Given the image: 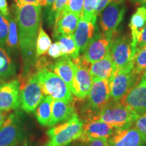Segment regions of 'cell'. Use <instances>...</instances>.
Wrapping results in <instances>:
<instances>
[{"mask_svg": "<svg viewBox=\"0 0 146 146\" xmlns=\"http://www.w3.org/2000/svg\"><path fill=\"white\" fill-rule=\"evenodd\" d=\"M83 3L84 0H67L63 11L66 12H72L81 17L83 12Z\"/></svg>", "mask_w": 146, "mask_h": 146, "instance_id": "30", "label": "cell"}, {"mask_svg": "<svg viewBox=\"0 0 146 146\" xmlns=\"http://www.w3.org/2000/svg\"><path fill=\"white\" fill-rule=\"evenodd\" d=\"M56 0H41V3H40V5L41 6H43L47 9L52 8L53 4H54Z\"/></svg>", "mask_w": 146, "mask_h": 146, "instance_id": "41", "label": "cell"}, {"mask_svg": "<svg viewBox=\"0 0 146 146\" xmlns=\"http://www.w3.org/2000/svg\"><path fill=\"white\" fill-rule=\"evenodd\" d=\"M83 143H85L83 146H110L108 139L106 138L96 139Z\"/></svg>", "mask_w": 146, "mask_h": 146, "instance_id": "36", "label": "cell"}, {"mask_svg": "<svg viewBox=\"0 0 146 146\" xmlns=\"http://www.w3.org/2000/svg\"><path fill=\"white\" fill-rule=\"evenodd\" d=\"M9 19V27H8V34L7 36L5 45L9 48L16 49L18 45L19 44L18 41V26L16 23V17H10Z\"/></svg>", "mask_w": 146, "mask_h": 146, "instance_id": "27", "label": "cell"}, {"mask_svg": "<svg viewBox=\"0 0 146 146\" xmlns=\"http://www.w3.org/2000/svg\"><path fill=\"white\" fill-rule=\"evenodd\" d=\"M15 146H27V145H26V144H25V145H20V144H19V145H15Z\"/></svg>", "mask_w": 146, "mask_h": 146, "instance_id": "45", "label": "cell"}, {"mask_svg": "<svg viewBox=\"0 0 146 146\" xmlns=\"http://www.w3.org/2000/svg\"><path fill=\"white\" fill-rule=\"evenodd\" d=\"M140 82H141V83H146V72H145L143 74H142V76L141 77V80H140Z\"/></svg>", "mask_w": 146, "mask_h": 146, "instance_id": "43", "label": "cell"}, {"mask_svg": "<svg viewBox=\"0 0 146 146\" xmlns=\"http://www.w3.org/2000/svg\"><path fill=\"white\" fill-rule=\"evenodd\" d=\"M125 12L126 6L124 3L120 0H116L110 3L100 13V25L102 33L106 36L114 39Z\"/></svg>", "mask_w": 146, "mask_h": 146, "instance_id": "7", "label": "cell"}, {"mask_svg": "<svg viewBox=\"0 0 146 146\" xmlns=\"http://www.w3.org/2000/svg\"><path fill=\"white\" fill-rule=\"evenodd\" d=\"M141 75L133 70V65L117 70L110 81V98L113 102H121L141 80Z\"/></svg>", "mask_w": 146, "mask_h": 146, "instance_id": "5", "label": "cell"}, {"mask_svg": "<svg viewBox=\"0 0 146 146\" xmlns=\"http://www.w3.org/2000/svg\"><path fill=\"white\" fill-rule=\"evenodd\" d=\"M133 126L146 137V113L139 115Z\"/></svg>", "mask_w": 146, "mask_h": 146, "instance_id": "34", "label": "cell"}, {"mask_svg": "<svg viewBox=\"0 0 146 146\" xmlns=\"http://www.w3.org/2000/svg\"><path fill=\"white\" fill-rule=\"evenodd\" d=\"M138 116L139 114L128 108L120 102L112 101L96 116L89 118L109 124L115 129H123L132 127Z\"/></svg>", "mask_w": 146, "mask_h": 146, "instance_id": "3", "label": "cell"}, {"mask_svg": "<svg viewBox=\"0 0 146 146\" xmlns=\"http://www.w3.org/2000/svg\"><path fill=\"white\" fill-rule=\"evenodd\" d=\"M92 80V85L87 97L88 104L90 112L96 113L97 115L108 104L111 99L110 81L100 78H94Z\"/></svg>", "mask_w": 146, "mask_h": 146, "instance_id": "10", "label": "cell"}, {"mask_svg": "<svg viewBox=\"0 0 146 146\" xmlns=\"http://www.w3.org/2000/svg\"><path fill=\"white\" fill-rule=\"evenodd\" d=\"M14 1H15L16 6H20L24 4H33L41 6L40 5L41 0H14Z\"/></svg>", "mask_w": 146, "mask_h": 146, "instance_id": "40", "label": "cell"}, {"mask_svg": "<svg viewBox=\"0 0 146 146\" xmlns=\"http://www.w3.org/2000/svg\"><path fill=\"white\" fill-rule=\"evenodd\" d=\"M80 16L72 12H62L54 21L53 36L58 35H72L75 32Z\"/></svg>", "mask_w": 146, "mask_h": 146, "instance_id": "20", "label": "cell"}, {"mask_svg": "<svg viewBox=\"0 0 146 146\" xmlns=\"http://www.w3.org/2000/svg\"><path fill=\"white\" fill-rule=\"evenodd\" d=\"M16 18L23 61V70H31L35 67L36 60L35 47L41 23V6L33 4L16 6Z\"/></svg>", "mask_w": 146, "mask_h": 146, "instance_id": "1", "label": "cell"}, {"mask_svg": "<svg viewBox=\"0 0 146 146\" xmlns=\"http://www.w3.org/2000/svg\"><path fill=\"white\" fill-rule=\"evenodd\" d=\"M83 120L76 114L64 123L53 126L47 131L49 139L43 146H66L78 139L82 134Z\"/></svg>", "mask_w": 146, "mask_h": 146, "instance_id": "2", "label": "cell"}, {"mask_svg": "<svg viewBox=\"0 0 146 146\" xmlns=\"http://www.w3.org/2000/svg\"><path fill=\"white\" fill-rule=\"evenodd\" d=\"M146 26V8L141 6L137 8L136 12L131 16L129 27L131 31L133 45L135 47L136 41L143 29ZM137 51V50H136Z\"/></svg>", "mask_w": 146, "mask_h": 146, "instance_id": "22", "label": "cell"}, {"mask_svg": "<svg viewBox=\"0 0 146 146\" xmlns=\"http://www.w3.org/2000/svg\"><path fill=\"white\" fill-rule=\"evenodd\" d=\"M75 65L74 73V94L78 100H84L87 98L92 85V78L89 72V64L84 60L81 56L72 59Z\"/></svg>", "mask_w": 146, "mask_h": 146, "instance_id": "11", "label": "cell"}, {"mask_svg": "<svg viewBox=\"0 0 146 146\" xmlns=\"http://www.w3.org/2000/svg\"><path fill=\"white\" fill-rule=\"evenodd\" d=\"M115 129L109 124L96 118H89L83 121V131L80 139L82 142H87L96 139H109Z\"/></svg>", "mask_w": 146, "mask_h": 146, "instance_id": "15", "label": "cell"}, {"mask_svg": "<svg viewBox=\"0 0 146 146\" xmlns=\"http://www.w3.org/2000/svg\"><path fill=\"white\" fill-rule=\"evenodd\" d=\"M51 45H52V41L50 37L41 25L36 41V58H37L46 54Z\"/></svg>", "mask_w": 146, "mask_h": 146, "instance_id": "26", "label": "cell"}, {"mask_svg": "<svg viewBox=\"0 0 146 146\" xmlns=\"http://www.w3.org/2000/svg\"><path fill=\"white\" fill-rule=\"evenodd\" d=\"M116 0H97V5L96 8V15L98 16L110 3Z\"/></svg>", "mask_w": 146, "mask_h": 146, "instance_id": "37", "label": "cell"}, {"mask_svg": "<svg viewBox=\"0 0 146 146\" xmlns=\"http://www.w3.org/2000/svg\"><path fill=\"white\" fill-rule=\"evenodd\" d=\"M146 45V26L143 29L139 36L137 40L136 41L135 47L137 52L142 47Z\"/></svg>", "mask_w": 146, "mask_h": 146, "instance_id": "38", "label": "cell"}, {"mask_svg": "<svg viewBox=\"0 0 146 146\" xmlns=\"http://www.w3.org/2000/svg\"><path fill=\"white\" fill-rule=\"evenodd\" d=\"M47 54V56H50V58H54V59H57V58H59L62 57V56H63L61 52V50H60L59 45H58L57 42L52 43L50 48L48 49Z\"/></svg>", "mask_w": 146, "mask_h": 146, "instance_id": "35", "label": "cell"}, {"mask_svg": "<svg viewBox=\"0 0 146 146\" xmlns=\"http://www.w3.org/2000/svg\"><path fill=\"white\" fill-rule=\"evenodd\" d=\"M0 12L5 18H9V10L6 0H0Z\"/></svg>", "mask_w": 146, "mask_h": 146, "instance_id": "39", "label": "cell"}, {"mask_svg": "<svg viewBox=\"0 0 146 146\" xmlns=\"http://www.w3.org/2000/svg\"><path fill=\"white\" fill-rule=\"evenodd\" d=\"M37 77L41 91L45 96L55 100L66 102H74L72 94L64 81L48 69H43L37 72Z\"/></svg>", "mask_w": 146, "mask_h": 146, "instance_id": "4", "label": "cell"}, {"mask_svg": "<svg viewBox=\"0 0 146 146\" xmlns=\"http://www.w3.org/2000/svg\"><path fill=\"white\" fill-rule=\"evenodd\" d=\"M112 39L103 33H96L83 52L82 58L89 64L103 59L110 52Z\"/></svg>", "mask_w": 146, "mask_h": 146, "instance_id": "12", "label": "cell"}, {"mask_svg": "<svg viewBox=\"0 0 146 146\" xmlns=\"http://www.w3.org/2000/svg\"><path fill=\"white\" fill-rule=\"evenodd\" d=\"M110 146H145L146 137L134 126L115 129L108 139Z\"/></svg>", "mask_w": 146, "mask_h": 146, "instance_id": "14", "label": "cell"}, {"mask_svg": "<svg viewBox=\"0 0 146 146\" xmlns=\"http://www.w3.org/2000/svg\"></svg>", "mask_w": 146, "mask_h": 146, "instance_id": "46", "label": "cell"}, {"mask_svg": "<svg viewBox=\"0 0 146 146\" xmlns=\"http://www.w3.org/2000/svg\"><path fill=\"white\" fill-rule=\"evenodd\" d=\"M66 1L67 0H56L55 1L48 14L49 21L50 23H54L55 20L57 18V16L63 11Z\"/></svg>", "mask_w": 146, "mask_h": 146, "instance_id": "31", "label": "cell"}, {"mask_svg": "<svg viewBox=\"0 0 146 146\" xmlns=\"http://www.w3.org/2000/svg\"><path fill=\"white\" fill-rule=\"evenodd\" d=\"M23 138V126L19 112L9 114L0 127V146H15Z\"/></svg>", "mask_w": 146, "mask_h": 146, "instance_id": "9", "label": "cell"}, {"mask_svg": "<svg viewBox=\"0 0 146 146\" xmlns=\"http://www.w3.org/2000/svg\"><path fill=\"white\" fill-rule=\"evenodd\" d=\"M50 70L59 76L70 89L72 95L74 94V73L75 65L69 56H62L54 62Z\"/></svg>", "mask_w": 146, "mask_h": 146, "instance_id": "17", "label": "cell"}, {"mask_svg": "<svg viewBox=\"0 0 146 146\" xmlns=\"http://www.w3.org/2000/svg\"><path fill=\"white\" fill-rule=\"evenodd\" d=\"M96 23L97 22L94 21H88L80 17L77 27L73 34L76 47L80 54L83 53L96 35Z\"/></svg>", "mask_w": 146, "mask_h": 146, "instance_id": "18", "label": "cell"}, {"mask_svg": "<svg viewBox=\"0 0 146 146\" xmlns=\"http://www.w3.org/2000/svg\"><path fill=\"white\" fill-rule=\"evenodd\" d=\"M52 97L45 96L35 110V116L38 123L43 127H49L52 115Z\"/></svg>", "mask_w": 146, "mask_h": 146, "instance_id": "24", "label": "cell"}, {"mask_svg": "<svg viewBox=\"0 0 146 146\" xmlns=\"http://www.w3.org/2000/svg\"><path fill=\"white\" fill-rule=\"evenodd\" d=\"M9 22L0 12V46H3L6 42L8 34Z\"/></svg>", "mask_w": 146, "mask_h": 146, "instance_id": "32", "label": "cell"}, {"mask_svg": "<svg viewBox=\"0 0 146 146\" xmlns=\"http://www.w3.org/2000/svg\"><path fill=\"white\" fill-rule=\"evenodd\" d=\"M54 62H51L49 58L43 55V56L36 58L35 64V69L37 72L43 70V69L50 70Z\"/></svg>", "mask_w": 146, "mask_h": 146, "instance_id": "33", "label": "cell"}, {"mask_svg": "<svg viewBox=\"0 0 146 146\" xmlns=\"http://www.w3.org/2000/svg\"><path fill=\"white\" fill-rule=\"evenodd\" d=\"M37 74H34L27 81L20 83V101L21 107L27 112L35 110L43 98Z\"/></svg>", "mask_w": 146, "mask_h": 146, "instance_id": "8", "label": "cell"}, {"mask_svg": "<svg viewBox=\"0 0 146 146\" xmlns=\"http://www.w3.org/2000/svg\"><path fill=\"white\" fill-rule=\"evenodd\" d=\"M20 107V82L18 79L0 83V111L10 112Z\"/></svg>", "mask_w": 146, "mask_h": 146, "instance_id": "13", "label": "cell"}, {"mask_svg": "<svg viewBox=\"0 0 146 146\" xmlns=\"http://www.w3.org/2000/svg\"><path fill=\"white\" fill-rule=\"evenodd\" d=\"M10 112H6V111H0V127L4 123L5 120L8 116V114Z\"/></svg>", "mask_w": 146, "mask_h": 146, "instance_id": "42", "label": "cell"}, {"mask_svg": "<svg viewBox=\"0 0 146 146\" xmlns=\"http://www.w3.org/2000/svg\"><path fill=\"white\" fill-rule=\"evenodd\" d=\"M133 64V70L137 74L142 76L146 72V45L137 52Z\"/></svg>", "mask_w": 146, "mask_h": 146, "instance_id": "28", "label": "cell"}, {"mask_svg": "<svg viewBox=\"0 0 146 146\" xmlns=\"http://www.w3.org/2000/svg\"><path fill=\"white\" fill-rule=\"evenodd\" d=\"M120 102L139 115L146 113V83L139 82Z\"/></svg>", "mask_w": 146, "mask_h": 146, "instance_id": "16", "label": "cell"}, {"mask_svg": "<svg viewBox=\"0 0 146 146\" xmlns=\"http://www.w3.org/2000/svg\"><path fill=\"white\" fill-rule=\"evenodd\" d=\"M110 53L117 70L133 65L137 51L133 45L132 38L125 35L112 39Z\"/></svg>", "mask_w": 146, "mask_h": 146, "instance_id": "6", "label": "cell"}, {"mask_svg": "<svg viewBox=\"0 0 146 146\" xmlns=\"http://www.w3.org/2000/svg\"><path fill=\"white\" fill-rule=\"evenodd\" d=\"M116 71V68L110 52L103 59L90 64L89 68V72L92 79L100 78L108 80L109 81L112 79Z\"/></svg>", "mask_w": 146, "mask_h": 146, "instance_id": "21", "label": "cell"}, {"mask_svg": "<svg viewBox=\"0 0 146 146\" xmlns=\"http://www.w3.org/2000/svg\"><path fill=\"white\" fill-rule=\"evenodd\" d=\"M136 1L138 3L143 5V6H145L146 5V0H136Z\"/></svg>", "mask_w": 146, "mask_h": 146, "instance_id": "44", "label": "cell"}, {"mask_svg": "<svg viewBox=\"0 0 146 146\" xmlns=\"http://www.w3.org/2000/svg\"><path fill=\"white\" fill-rule=\"evenodd\" d=\"M16 74V66L6 50L0 46V83L13 77Z\"/></svg>", "mask_w": 146, "mask_h": 146, "instance_id": "25", "label": "cell"}, {"mask_svg": "<svg viewBox=\"0 0 146 146\" xmlns=\"http://www.w3.org/2000/svg\"><path fill=\"white\" fill-rule=\"evenodd\" d=\"M59 45L63 56H69L71 59H75L80 56L76 47L74 35H58L54 36Z\"/></svg>", "mask_w": 146, "mask_h": 146, "instance_id": "23", "label": "cell"}, {"mask_svg": "<svg viewBox=\"0 0 146 146\" xmlns=\"http://www.w3.org/2000/svg\"><path fill=\"white\" fill-rule=\"evenodd\" d=\"M76 114L74 102H66L53 99L52 103V115L49 127L58 123L68 121Z\"/></svg>", "mask_w": 146, "mask_h": 146, "instance_id": "19", "label": "cell"}, {"mask_svg": "<svg viewBox=\"0 0 146 146\" xmlns=\"http://www.w3.org/2000/svg\"><path fill=\"white\" fill-rule=\"evenodd\" d=\"M97 0H84L83 8L81 17L88 21L97 22L96 8Z\"/></svg>", "mask_w": 146, "mask_h": 146, "instance_id": "29", "label": "cell"}]
</instances>
